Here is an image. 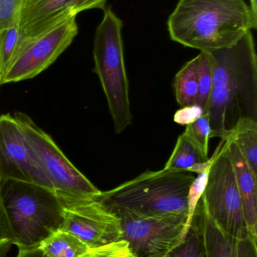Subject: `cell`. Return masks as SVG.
I'll list each match as a JSON object with an SVG mask.
<instances>
[{"label":"cell","instance_id":"12","mask_svg":"<svg viewBox=\"0 0 257 257\" xmlns=\"http://www.w3.org/2000/svg\"><path fill=\"white\" fill-rule=\"evenodd\" d=\"M72 2V0H22L18 26L23 36V42L39 36L71 15Z\"/></svg>","mask_w":257,"mask_h":257},{"label":"cell","instance_id":"7","mask_svg":"<svg viewBox=\"0 0 257 257\" xmlns=\"http://www.w3.org/2000/svg\"><path fill=\"white\" fill-rule=\"evenodd\" d=\"M14 117L57 194L95 197L101 193L68 160L51 136L41 130L30 117L22 112H15Z\"/></svg>","mask_w":257,"mask_h":257},{"label":"cell","instance_id":"22","mask_svg":"<svg viewBox=\"0 0 257 257\" xmlns=\"http://www.w3.org/2000/svg\"><path fill=\"white\" fill-rule=\"evenodd\" d=\"M184 136L205 157H208V145L211 139V126L208 112L190 124L187 125Z\"/></svg>","mask_w":257,"mask_h":257},{"label":"cell","instance_id":"29","mask_svg":"<svg viewBox=\"0 0 257 257\" xmlns=\"http://www.w3.org/2000/svg\"><path fill=\"white\" fill-rule=\"evenodd\" d=\"M16 257H47L43 252L39 249V247L27 249V250H18V253Z\"/></svg>","mask_w":257,"mask_h":257},{"label":"cell","instance_id":"10","mask_svg":"<svg viewBox=\"0 0 257 257\" xmlns=\"http://www.w3.org/2000/svg\"><path fill=\"white\" fill-rule=\"evenodd\" d=\"M57 195L64 208L60 229L73 234L90 249L122 240L119 217L95 197Z\"/></svg>","mask_w":257,"mask_h":257},{"label":"cell","instance_id":"11","mask_svg":"<svg viewBox=\"0 0 257 257\" xmlns=\"http://www.w3.org/2000/svg\"><path fill=\"white\" fill-rule=\"evenodd\" d=\"M9 180L53 190L16 119L6 114L0 116V181Z\"/></svg>","mask_w":257,"mask_h":257},{"label":"cell","instance_id":"21","mask_svg":"<svg viewBox=\"0 0 257 257\" xmlns=\"http://www.w3.org/2000/svg\"><path fill=\"white\" fill-rule=\"evenodd\" d=\"M199 56V88L196 104L206 111L213 88V65L209 53L201 51Z\"/></svg>","mask_w":257,"mask_h":257},{"label":"cell","instance_id":"32","mask_svg":"<svg viewBox=\"0 0 257 257\" xmlns=\"http://www.w3.org/2000/svg\"><path fill=\"white\" fill-rule=\"evenodd\" d=\"M125 257H135V256H133L132 254H131V253H130V254H128V256H126Z\"/></svg>","mask_w":257,"mask_h":257},{"label":"cell","instance_id":"27","mask_svg":"<svg viewBox=\"0 0 257 257\" xmlns=\"http://www.w3.org/2000/svg\"><path fill=\"white\" fill-rule=\"evenodd\" d=\"M12 245V238L8 230L4 214L0 206V257H7Z\"/></svg>","mask_w":257,"mask_h":257},{"label":"cell","instance_id":"17","mask_svg":"<svg viewBox=\"0 0 257 257\" xmlns=\"http://www.w3.org/2000/svg\"><path fill=\"white\" fill-rule=\"evenodd\" d=\"M47 257H81L89 247L70 232L58 229L39 244Z\"/></svg>","mask_w":257,"mask_h":257},{"label":"cell","instance_id":"5","mask_svg":"<svg viewBox=\"0 0 257 257\" xmlns=\"http://www.w3.org/2000/svg\"><path fill=\"white\" fill-rule=\"evenodd\" d=\"M104 15L95 33L94 42L95 72L105 93L116 134L132 123L129 84L125 69L122 20L111 8Z\"/></svg>","mask_w":257,"mask_h":257},{"label":"cell","instance_id":"14","mask_svg":"<svg viewBox=\"0 0 257 257\" xmlns=\"http://www.w3.org/2000/svg\"><path fill=\"white\" fill-rule=\"evenodd\" d=\"M202 229L207 257H257V242L250 237L235 238L223 232L207 214L203 199Z\"/></svg>","mask_w":257,"mask_h":257},{"label":"cell","instance_id":"23","mask_svg":"<svg viewBox=\"0 0 257 257\" xmlns=\"http://www.w3.org/2000/svg\"><path fill=\"white\" fill-rule=\"evenodd\" d=\"M209 171L210 169L206 172L199 174L198 176L195 178L193 184L190 186L188 194V216H187V223L184 229V236L191 226L192 219H193L195 210L197 206L198 202H199L205 192Z\"/></svg>","mask_w":257,"mask_h":257},{"label":"cell","instance_id":"2","mask_svg":"<svg viewBox=\"0 0 257 257\" xmlns=\"http://www.w3.org/2000/svg\"><path fill=\"white\" fill-rule=\"evenodd\" d=\"M167 28L175 42L211 52L235 45L257 24L244 0H179Z\"/></svg>","mask_w":257,"mask_h":257},{"label":"cell","instance_id":"1","mask_svg":"<svg viewBox=\"0 0 257 257\" xmlns=\"http://www.w3.org/2000/svg\"><path fill=\"white\" fill-rule=\"evenodd\" d=\"M209 53L213 65V88L206 111L211 138L226 139L238 120L257 121V57L249 30L235 45Z\"/></svg>","mask_w":257,"mask_h":257},{"label":"cell","instance_id":"19","mask_svg":"<svg viewBox=\"0 0 257 257\" xmlns=\"http://www.w3.org/2000/svg\"><path fill=\"white\" fill-rule=\"evenodd\" d=\"M208 160L209 158L205 157L183 133L178 138L175 149L164 169L190 172L193 166L205 163Z\"/></svg>","mask_w":257,"mask_h":257},{"label":"cell","instance_id":"3","mask_svg":"<svg viewBox=\"0 0 257 257\" xmlns=\"http://www.w3.org/2000/svg\"><path fill=\"white\" fill-rule=\"evenodd\" d=\"M0 206L12 244L18 250L38 247L60 229L64 208L51 189L23 181H0Z\"/></svg>","mask_w":257,"mask_h":257},{"label":"cell","instance_id":"24","mask_svg":"<svg viewBox=\"0 0 257 257\" xmlns=\"http://www.w3.org/2000/svg\"><path fill=\"white\" fill-rule=\"evenodd\" d=\"M21 3L22 0H0V31L18 22Z\"/></svg>","mask_w":257,"mask_h":257},{"label":"cell","instance_id":"15","mask_svg":"<svg viewBox=\"0 0 257 257\" xmlns=\"http://www.w3.org/2000/svg\"><path fill=\"white\" fill-rule=\"evenodd\" d=\"M227 137L236 145L252 173L257 178V121L248 117L241 118Z\"/></svg>","mask_w":257,"mask_h":257},{"label":"cell","instance_id":"13","mask_svg":"<svg viewBox=\"0 0 257 257\" xmlns=\"http://www.w3.org/2000/svg\"><path fill=\"white\" fill-rule=\"evenodd\" d=\"M225 142L242 201L249 235L257 242V178L252 173L248 165L232 139L226 137Z\"/></svg>","mask_w":257,"mask_h":257},{"label":"cell","instance_id":"4","mask_svg":"<svg viewBox=\"0 0 257 257\" xmlns=\"http://www.w3.org/2000/svg\"><path fill=\"white\" fill-rule=\"evenodd\" d=\"M195 178L184 171H146L95 199L109 209H123L144 217L188 216V194Z\"/></svg>","mask_w":257,"mask_h":257},{"label":"cell","instance_id":"25","mask_svg":"<svg viewBox=\"0 0 257 257\" xmlns=\"http://www.w3.org/2000/svg\"><path fill=\"white\" fill-rule=\"evenodd\" d=\"M130 254L128 244L125 240L96 248L89 249L81 257H125Z\"/></svg>","mask_w":257,"mask_h":257},{"label":"cell","instance_id":"8","mask_svg":"<svg viewBox=\"0 0 257 257\" xmlns=\"http://www.w3.org/2000/svg\"><path fill=\"white\" fill-rule=\"evenodd\" d=\"M109 210L120 220L122 240L134 256L164 257L184 238L186 216L144 217L123 209Z\"/></svg>","mask_w":257,"mask_h":257},{"label":"cell","instance_id":"28","mask_svg":"<svg viewBox=\"0 0 257 257\" xmlns=\"http://www.w3.org/2000/svg\"><path fill=\"white\" fill-rule=\"evenodd\" d=\"M107 2V0H72L70 6V12L77 15L80 12L89 9H104Z\"/></svg>","mask_w":257,"mask_h":257},{"label":"cell","instance_id":"31","mask_svg":"<svg viewBox=\"0 0 257 257\" xmlns=\"http://www.w3.org/2000/svg\"><path fill=\"white\" fill-rule=\"evenodd\" d=\"M2 80H3V78H2L1 72H0V86L2 85Z\"/></svg>","mask_w":257,"mask_h":257},{"label":"cell","instance_id":"30","mask_svg":"<svg viewBox=\"0 0 257 257\" xmlns=\"http://www.w3.org/2000/svg\"><path fill=\"white\" fill-rule=\"evenodd\" d=\"M250 1V12H251L252 18L253 21L257 24V0H249Z\"/></svg>","mask_w":257,"mask_h":257},{"label":"cell","instance_id":"6","mask_svg":"<svg viewBox=\"0 0 257 257\" xmlns=\"http://www.w3.org/2000/svg\"><path fill=\"white\" fill-rule=\"evenodd\" d=\"M202 198L207 214L223 232L235 238L250 237L225 139L214 152Z\"/></svg>","mask_w":257,"mask_h":257},{"label":"cell","instance_id":"20","mask_svg":"<svg viewBox=\"0 0 257 257\" xmlns=\"http://www.w3.org/2000/svg\"><path fill=\"white\" fill-rule=\"evenodd\" d=\"M22 42L23 36L20 31L18 21L10 28L0 31V72L2 78L18 54Z\"/></svg>","mask_w":257,"mask_h":257},{"label":"cell","instance_id":"9","mask_svg":"<svg viewBox=\"0 0 257 257\" xmlns=\"http://www.w3.org/2000/svg\"><path fill=\"white\" fill-rule=\"evenodd\" d=\"M78 33L76 15H68L46 31L23 42L3 78L2 84L30 79L49 67Z\"/></svg>","mask_w":257,"mask_h":257},{"label":"cell","instance_id":"16","mask_svg":"<svg viewBox=\"0 0 257 257\" xmlns=\"http://www.w3.org/2000/svg\"><path fill=\"white\" fill-rule=\"evenodd\" d=\"M164 257H207L202 229V199L195 210L191 226L182 241Z\"/></svg>","mask_w":257,"mask_h":257},{"label":"cell","instance_id":"18","mask_svg":"<svg viewBox=\"0 0 257 257\" xmlns=\"http://www.w3.org/2000/svg\"><path fill=\"white\" fill-rule=\"evenodd\" d=\"M199 56L186 63L175 78V96L181 106L196 104L199 88Z\"/></svg>","mask_w":257,"mask_h":257},{"label":"cell","instance_id":"26","mask_svg":"<svg viewBox=\"0 0 257 257\" xmlns=\"http://www.w3.org/2000/svg\"><path fill=\"white\" fill-rule=\"evenodd\" d=\"M205 110L197 104L184 106L178 110L174 117V121L182 126H187L193 123L205 114Z\"/></svg>","mask_w":257,"mask_h":257}]
</instances>
